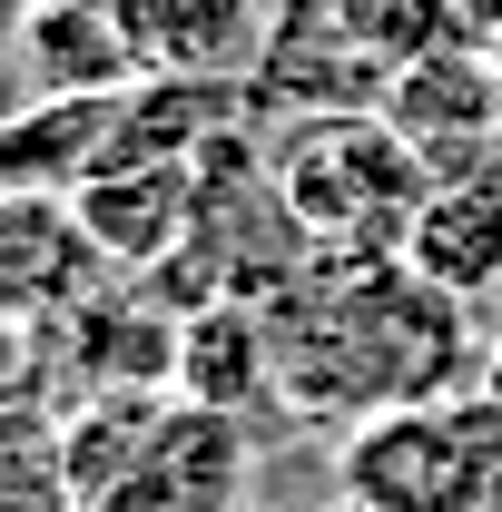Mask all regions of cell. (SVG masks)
<instances>
[{
  "mask_svg": "<svg viewBox=\"0 0 502 512\" xmlns=\"http://www.w3.org/2000/svg\"><path fill=\"white\" fill-rule=\"evenodd\" d=\"M276 404L306 424H365L384 404H453L483 375L473 306L404 256H315L266 306Z\"/></svg>",
  "mask_w": 502,
  "mask_h": 512,
  "instance_id": "1",
  "label": "cell"
},
{
  "mask_svg": "<svg viewBox=\"0 0 502 512\" xmlns=\"http://www.w3.org/2000/svg\"><path fill=\"white\" fill-rule=\"evenodd\" d=\"M276 188L296 207L315 256H404L414 207L434 197V158L384 109H325L276 128Z\"/></svg>",
  "mask_w": 502,
  "mask_h": 512,
  "instance_id": "2",
  "label": "cell"
},
{
  "mask_svg": "<svg viewBox=\"0 0 502 512\" xmlns=\"http://www.w3.org/2000/svg\"><path fill=\"white\" fill-rule=\"evenodd\" d=\"M394 69L365 50V30L345 20V0H276L266 40L247 69L256 119H325V109H384Z\"/></svg>",
  "mask_w": 502,
  "mask_h": 512,
  "instance_id": "3",
  "label": "cell"
},
{
  "mask_svg": "<svg viewBox=\"0 0 502 512\" xmlns=\"http://www.w3.org/2000/svg\"><path fill=\"white\" fill-rule=\"evenodd\" d=\"M109 276H119V266L89 237V217H79L69 188H0V316L60 325V316H79Z\"/></svg>",
  "mask_w": 502,
  "mask_h": 512,
  "instance_id": "4",
  "label": "cell"
},
{
  "mask_svg": "<svg viewBox=\"0 0 502 512\" xmlns=\"http://www.w3.org/2000/svg\"><path fill=\"white\" fill-rule=\"evenodd\" d=\"M247 483H256L247 414H217V404L168 394V414H158V434L138 453V473H128L99 512H247Z\"/></svg>",
  "mask_w": 502,
  "mask_h": 512,
  "instance_id": "5",
  "label": "cell"
},
{
  "mask_svg": "<svg viewBox=\"0 0 502 512\" xmlns=\"http://www.w3.org/2000/svg\"><path fill=\"white\" fill-rule=\"evenodd\" d=\"M384 119L434 158V178L493 168V148H502V69H493V50L483 40H443L424 60H404L394 89H384Z\"/></svg>",
  "mask_w": 502,
  "mask_h": 512,
  "instance_id": "6",
  "label": "cell"
},
{
  "mask_svg": "<svg viewBox=\"0 0 502 512\" xmlns=\"http://www.w3.org/2000/svg\"><path fill=\"white\" fill-rule=\"evenodd\" d=\"M50 375L69 394H168L178 384V306H158L148 276H138V296H119V276H109L79 316L50 325Z\"/></svg>",
  "mask_w": 502,
  "mask_h": 512,
  "instance_id": "7",
  "label": "cell"
},
{
  "mask_svg": "<svg viewBox=\"0 0 502 512\" xmlns=\"http://www.w3.org/2000/svg\"><path fill=\"white\" fill-rule=\"evenodd\" d=\"M69 197L119 276H158L197 237V168H89Z\"/></svg>",
  "mask_w": 502,
  "mask_h": 512,
  "instance_id": "8",
  "label": "cell"
},
{
  "mask_svg": "<svg viewBox=\"0 0 502 512\" xmlns=\"http://www.w3.org/2000/svg\"><path fill=\"white\" fill-rule=\"evenodd\" d=\"M276 0H119V30L148 79H247Z\"/></svg>",
  "mask_w": 502,
  "mask_h": 512,
  "instance_id": "9",
  "label": "cell"
},
{
  "mask_svg": "<svg viewBox=\"0 0 502 512\" xmlns=\"http://www.w3.org/2000/svg\"><path fill=\"white\" fill-rule=\"evenodd\" d=\"M237 119H247V79H138L109 119L99 168H197Z\"/></svg>",
  "mask_w": 502,
  "mask_h": 512,
  "instance_id": "10",
  "label": "cell"
},
{
  "mask_svg": "<svg viewBox=\"0 0 502 512\" xmlns=\"http://www.w3.org/2000/svg\"><path fill=\"white\" fill-rule=\"evenodd\" d=\"M404 266H424L434 286H453L463 306L502 296V168H463L434 178V197L404 227Z\"/></svg>",
  "mask_w": 502,
  "mask_h": 512,
  "instance_id": "11",
  "label": "cell"
},
{
  "mask_svg": "<svg viewBox=\"0 0 502 512\" xmlns=\"http://www.w3.org/2000/svg\"><path fill=\"white\" fill-rule=\"evenodd\" d=\"M20 69L60 99H119L148 69L119 30V0H30V30H20Z\"/></svg>",
  "mask_w": 502,
  "mask_h": 512,
  "instance_id": "12",
  "label": "cell"
},
{
  "mask_svg": "<svg viewBox=\"0 0 502 512\" xmlns=\"http://www.w3.org/2000/svg\"><path fill=\"white\" fill-rule=\"evenodd\" d=\"M188 404H217V414H247L256 394H276V335H266V306L247 296H217L178 316V384Z\"/></svg>",
  "mask_w": 502,
  "mask_h": 512,
  "instance_id": "13",
  "label": "cell"
},
{
  "mask_svg": "<svg viewBox=\"0 0 502 512\" xmlns=\"http://www.w3.org/2000/svg\"><path fill=\"white\" fill-rule=\"evenodd\" d=\"M119 99H60V89H40L30 109H10V119H0V188H79V178L109 158Z\"/></svg>",
  "mask_w": 502,
  "mask_h": 512,
  "instance_id": "14",
  "label": "cell"
},
{
  "mask_svg": "<svg viewBox=\"0 0 502 512\" xmlns=\"http://www.w3.org/2000/svg\"><path fill=\"white\" fill-rule=\"evenodd\" d=\"M158 414H168V394H69L60 453H69V493H79V512H99L128 473H138Z\"/></svg>",
  "mask_w": 502,
  "mask_h": 512,
  "instance_id": "15",
  "label": "cell"
},
{
  "mask_svg": "<svg viewBox=\"0 0 502 512\" xmlns=\"http://www.w3.org/2000/svg\"><path fill=\"white\" fill-rule=\"evenodd\" d=\"M0 512H79L50 404H10L0 414Z\"/></svg>",
  "mask_w": 502,
  "mask_h": 512,
  "instance_id": "16",
  "label": "cell"
},
{
  "mask_svg": "<svg viewBox=\"0 0 502 512\" xmlns=\"http://www.w3.org/2000/svg\"><path fill=\"white\" fill-rule=\"evenodd\" d=\"M345 20L365 30V50H375L384 69L424 60V50H443V40H463V0H345Z\"/></svg>",
  "mask_w": 502,
  "mask_h": 512,
  "instance_id": "17",
  "label": "cell"
},
{
  "mask_svg": "<svg viewBox=\"0 0 502 512\" xmlns=\"http://www.w3.org/2000/svg\"><path fill=\"white\" fill-rule=\"evenodd\" d=\"M40 384H50V325L0 316V414L10 404H40Z\"/></svg>",
  "mask_w": 502,
  "mask_h": 512,
  "instance_id": "18",
  "label": "cell"
},
{
  "mask_svg": "<svg viewBox=\"0 0 502 512\" xmlns=\"http://www.w3.org/2000/svg\"><path fill=\"white\" fill-rule=\"evenodd\" d=\"M463 40H483L493 69H502V0H463Z\"/></svg>",
  "mask_w": 502,
  "mask_h": 512,
  "instance_id": "19",
  "label": "cell"
},
{
  "mask_svg": "<svg viewBox=\"0 0 502 512\" xmlns=\"http://www.w3.org/2000/svg\"><path fill=\"white\" fill-rule=\"evenodd\" d=\"M20 30H30V0H0V69L20 60Z\"/></svg>",
  "mask_w": 502,
  "mask_h": 512,
  "instance_id": "20",
  "label": "cell"
},
{
  "mask_svg": "<svg viewBox=\"0 0 502 512\" xmlns=\"http://www.w3.org/2000/svg\"><path fill=\"white\" fill-rule=\"evenodd\" d=\"M473 394H483V404H493V414H502V335H493V345H483V375H473Z\"/></svg>",
  "mask_w": 502,
  "mask_h": 512,
  "instance_id": "21",
  "label": "cell"
},
{
  "mask_svg": "<svg viewBox=\"0 0 502 512\" xmlns=\"http://www.w3.org/2000/svg\"><path fill=\"white\" fill-rule=\"evenodd\" d=\"M335 512H355V503H335Z\"/></svg>",
  "mask_w": 502,
  "mask_h": 512,
  "instance_id": "22",
  "label": "cell"
}]
</instances>
